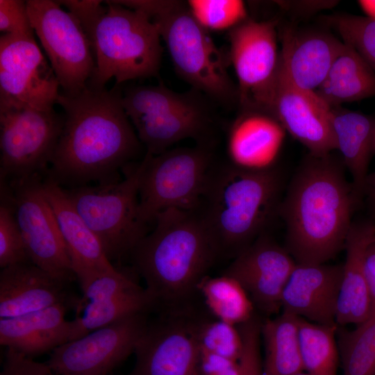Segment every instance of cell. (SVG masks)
Returning <instances> with one entry per match:
<instances>
[{
  "mask_svg": "<svg viewBox=\"0 0 375 375\" xmlns=\"http://www.w3.org/2000/svg\"><path fill=\"white\" fill-rule=\"evenodd\" d=\"M122 95L119 85L60 92L63 125L46 178L71 188L121 180L118 170L132 163L142 144Z\"/></svg>",
  "mask_w": 375,
  "mask_h": 375,
  "instance_id": "6da1fadb",
  "label": "cell"
},
{
  "mask_svg": "<svg viewBox=\"0 0 375 375\" xmlns=\"http://www.w3.org/2000/svg\"><path fill=\"white\" fill-rule=\"evenodd\" d=\"M355 198L342 165L330 154L306 158L279 208L285 249L296 263H326L344 248Z\"/></svg>",
  "mask_w": 375,
  "mask_h": 375,
  "instance_id": "7a4b0ae2",
  "label": "cell"
},
{
  "mask_svg": "<svg viewBox=\"0 0 375 375\" xmlns=\"http://www.w3.org/2000/svg\"><path fill=\"white\" fill-rule=\"evenodd\" d=\"M153 223L131 254L134 266L156 310L192 304L198 285L219 256L218 248L197 210L168 209Z\"/></svg>",
  "mask_w": 375,
  "mask_h": 375,
  "instance_id": "3957f363",
  "label": "cell"
},
{
  "mask_svg": "<svg viewBox=\"0 0 375 375\" xmlns=\"http://www.w3.org/2000/svg\"><path fill=\"white\" fill-rule=\"evenodd\" d=\"M78 20L90 41L94 69L88 85L104 88L158 75L162 47L156 25L144 12L117 1H58Z\"/></svg>",
  "mask_w": 375,
  "mask_h": 375,
  "instance_id": "277c9868",
  "label": "cell"
},
{
  "mask_svg": "<svg viewBox=\"0 0 375 375\" xmlns=\"http://www.w3.org/2000/svg\"><path fill=\"white\" fill-rule=\"evenodd\" d=\"M281 187L273 167L253 171L228 164L212 170L197 211L219 256L235 258L263 233L277 209Z\"/></svg>",
  "mask_w": 375,
  "mask_h": 375,
  "instance_id": "5b68a950",
  "label": "cell"
},
{
  "mask_svg": "<svg viewBox=\"0 0 375 375\" xmlns=\"http://www.w3.org/2000/svg\"><path fill=\"white\" fill-rule=\"evenodd\" d=\"M117 2L149 16L165 42L176 72L192 89L226 107L238 103L237 85L227 71L230 64L228 54L221 51L208 31L195 19L187 1Z\"/></svg>",
  "mask_w": 375,
  "mask_h": 375,
  "instance_id": "8992f818",
  "label": "cell"
},
{
  "mask_svg": "<svg viewBox=\"0 0 375 375\" xmlns=\"http://www.w3.org/2000/svg\"><path fill=\"white\" fill-rule=\"evenodd\" d=\"M192 89L181 93L164 85H137L122 92V102L146 153L158 155L184 139L208 144L214 115L208 98Z\"/></svg>",
  "mask_w": 375,
  "mask_h": 375,
  "instance_id": "52a82bcc",
  "label": "cell"
},
{
  "mask_svg": "<svg viewBox=\"0 0 375 375\" xmlns=\"http://www.w3.org/2000/svg\"><path fill=\"white\" fill-rule=\"evenodd\" d=\"M142 160L125 167L124 178L94 186L66 188L73 206L101 242L108 260L119 261L131 254L147 234L139 212V185Z\"/></svg>",
  "mask_w": 375,
  "mask_h": 375,
  "instance_id": "ba28073f",
  "label": "cell"
},
{
  "mask_svg": "<svg viewBox=\"0 0 375 375\" xmlns=\"http://www.w3.org/2000/svg\"><path fill=\"white\" fill-rule=\"evenodd\" d=\"M208 144L146 153L139 185V212L149 226L168 209L197 210L212 172Z\"/></svg>",
  "mask_w": 375,
  "mask_h": 375,
  "instance_id": "9c48e42d",
  "label": "cell"
},
{
  "mask_svg": "<svg viewBox=\"0 0 375 375\" xmlns=\"http://www.w3.org/2000/svg\"><path fill=\"white\" fill-rule=\"evenodd\" d=\"M62 125L54 108L0 105L1 183L47 175Z\"/></svg>",
  "mask_w": 375,
  "mask_h": 375,
  "instance_id": "30bf717a",
  "label": "cell"
},
{
  "mask_svg": "<svg viewBox=\"0 0 375 375\" xmlns=\"http://www.w3.org/2000/svg\"><path fill=\"white\" fill-rule=\"evenodd\" d=\"M29 18L62 92L84 90L94 69L90 41L78 20L58 1H26Z\"/></svg>",
  "mask_w": 375,
  "mask_h": 375,
  "instance_id": "8fae6325",
  "label": "cell"
},
{
  "mask_svg": "<svg viewBox=\"0 0 375 375\" xmlns=\"http://www.w3.org/2000/svg\"><path fill=\"white\" fill-rule=\"evenodd\" d=\"M276 24L275 20L247 19L229 31L227 54L242 110L268 113L280 64Z\"/></svg>",
  "mask_w": 375,
  "mask_h": 375,
  "instance_id": "7c38bea8",
  "label": "cell"
},
{
  "mask_svg": "<svg viewBox=\"0 0 375 375\" xmlns=\"http://www.w3.org/2000/svg\"><path fill=\"white\" fill-rule=\"evenodd\" d=\"M200 316L193 304L160 311L159 317L148 322L128 375H201L197 335Z\"/></svg>",
  "mask_w": 375,
  "mask_h": 375,
  "instance_id": "4fadbf2b",
  "label": "cell"
},
{
  "mask_svg": "<svg viewBox=\"0 0 375 375\" xmlns=\"http://www.w3.org/2000/svg\"><path fill=\"white\" fill-rule=\"evenodd\" d=\"M42 177L1 183L15 210L31 262L53 276L76 278L66 245L44 194Z\"/></svg>",
  "mask_w": 375,
  "mask_h": 375,
  "instance_id": "5bb4252c",
  "label": "cell"
},
{
  "mask_svg": "<svg viewBox=\"0 0 375 375\" xmlns=\"http://www.w3.org/2000/svg\"><path fill=\"white\" fill-rule=\"evenodd\" d=\"M149 313L135 314L68 342L47 363L58 375H108L135 352Z\"/></svg>",
  "mask_w": 375,
  "mask_h": 375,
  "instance_id": "9a60e30c",
  "label": "cell"
},
{
  "mask_svg": "<svg viewBox=\"0 0 375 375\" xmlns=\"http://www.w3.org/2000/svg\"><path fill=\"white\" fill-rule=\"evenodd\" d=\"M60 88L35 38L1 35L0 105L51 110Z\"/></svg>",
  "mask_w": 375,
  "mask_h": 375,
  "instance_id": "2e32d148",
  "label": "cell"
},
{
  "mask_svg": "<svg viewBox=\"0 0 375 375\" xmlns=\"http://www.w3.org/2000/svg\"><path fill=\"white\" fill-rule=\"evenodd\" d=\"M296 264L286 249L262 233L234 258L223 274L235 279L253 304L271 315L281 308L283 291Z\"/></svg>",
  "mask_w": 375,
  "mask_h": 375,
  "instance_id": "e0dca14e",
  "label": "cell"
},
{
  "mask_svg": "<svg viewBox=\"0 0 375 375\" xmlns=\"http://www.w3.org/2000/svg\"><path fill=\"white\" fill-rule=\"evenodd\" d=\"M330 107L315 92L295 87L278 69L268 114L273 116L310 154L322 156L335 149Z\"/></svg>",
  "mask_w": 375,
  "mask_h": 375,
  "instance_id": "ac0fdd59",
  "label": "cell"
},
{
  "mask_svg": "<svg viewBox=\"0 0 375 375\" xmlns=\"http://www.w3.org/2000/svg\"><path fill=\"white\" fill-rule=\"evenodd\" d=\"M42 187L66 245L72 271L83 292L96 278L115 266L73 206L65 189L47 178L43 181Z\"/></svg>",
  "mask_w": 375,
  "mask_h": 375,
  "instance_id": "d6986e66",
  "label": "cell"
},
{
  "mask_svg": "<svg viewBox=\"0 0 375 375\" xmlns=\"http://www.w3.org/2000/svg\"><path fill=\"white\" fill-rule=\"evenodd\" d=\"M342 265L296 264L281 297V309L312 323L338 326Z\"/></svg>",
  "mask_w": 375,
  "mask_h": 375,
  "instance_id": "ffe728a7",
  "label": "cell"
},
{
  "mask_svg": "<svg viewBox=\"0 0 375 375\" xmlns=\"http://www.w3.org/2000/svg\"><path fill=\"white\" fill-rule=\"evenodd\" d=\"M69 283L32 262L1 269L0 319L22 315L57 304H66L76 310L80 298L69 291Z\"/></svg>",
  "mask_w": 375,
  "mask_h": 375,
  "instance_id": "44dd1931",
  "label": "cell"
},
{
  "mask_svg": "<svg viewBox=\"0 0 375 375\" xmlns=\"http://www.w3.org/2000/svg\"><path fill=\"white\" fill-rule=\"evenodd\" d=\"M343 45L324 31L286 28L281 34L279 68L295 87L315 92Z\"/></svg>",
  "mask_w": 375,
  "mask_h": 375,
  "instance_id": "7402d4cb",
  "label": "cell"
},
{
  "mask_svg": "<svg viewBox=\"0 0 375 375\" xmlns=\"http://www.w3.org/2000/svg\"><path fill=\"white\" fill-rule=\"evenodd\" d=\"M57 304L22 315L0 319V343L7 349L34 358L71 341L69 309Z\"/></svg>",
  "mask_w": 375,
  "mask_h": 375,
  "instance_id": "603a6c76",
  "label": "cell"
},
{
  "mask_svg": "<svg viewBox=\"0 0 375 375\" xmlns=\"http://www.w3.org/2000/svg\"><path fill=\"white\" fill-rule=\"evenodd\" d=\"M284 136L285 129L271 115L242 110L228 135L229 164L253 171L272 168Z\"/></svg>",
  "mask_w": 375,
  "mask_h": 375,
  "instance_id": "cb8c5ba5",
  "label": "cell"
},
{
  "mask_svg": "<svg viewBox=\"0 0 375 375\" xmlns=\"http://www.w3.org/2000/svg\"><path fill=\"white\" fill-rule=\"evenodd\" d=\"M374 242L375 224L372 221L352 222L344 248L346 258L337 307L338 326L358 325L371 316L365 260L369 247Z\"/></svg>",
  "mask_w": 375,
  "mask_h": 375,
  "instance_id": "d4e9b609",
  "label": "cell"
},
{
  "mask_svg": "<svg viewBox=\"0 0 375 375\" xmlns=\"http://www.w3.org/2000/svg\"><path fill=\"white\" fill-rule=\"evenodd\" d=\"M335 149L353 180V191L360 196L366 187L369 161L375 154V117L360 112L330 108Z\"/></svg>",
  "mask_w": 375,
  "mask_h": 375,
  "instance_id": "484cf974",
  "label": "cell"
},
{
  "mask_svg": "<svg viewBox=\"0 0 375 375\" xmlns=\"http://www.w3.org/2000/svg\"><path fill=\"white\" fill-rule=\"evenodd\" d=\"M315 93L330 108L374 97L375 72L355 49L344 42Z\"/></svg>",
  "mask_w": 375,
  "mask_h": 375,
  "instance_id": "4316f807",
  "label": "cell"
},
{
  "mask_svg": "<svg viewBox=\"0 0 375 375\" xmlns=\"http://www.w3.org/2000/svg\"><path fill=\"white\" fill-rule=\"evenodd\" d=\"M261 335L265 351L263 375H296L304 372L299 317L282 311L262 323Z\"/></svg>",
  "mask_w": 375,
  "mask_h": 375,
  "instance_id": "83f0119b",
  "label": "cell"
},
{
  "mask_svg": "<svg viewBox=\"0 0 375 375\" xmlns=\"http://www.w3.org/2000/svg\"><path fill=\"white\" fill-rule=\"evenodd\" d=\"M153 310H156V305L153 297L146 288L140 286L106 300L89 303L84 308L82 316L71 321V341L127 317Z\"/></svg>",
  "mask_w": 375,
  "mask_h": 375,
  "instance_id": "f1b7e54d",
  "label": "cell"
},
{
  "mask_svg": "<svg viewBox=\"0 0 375 375\" xmlns=\"http://www.w3.org/2000/svg\"><path fill=\"white\" fill-rule=\"evenodd\" d=\"M208 310L219 320L238 326L253 314V304L241 285L233 278L204 277L197 286Z\"/></svg>",
  "mask_w": 375,
  "mask_h": 375,
  "instance_id": "f546056e",
  "label": "cell"
},
{
  "mask_svg": "<svg viewBox=\"0 0 375 375\" xmlns=\"http://www.w3.org/2000/svg\"><path fill=\"white\" fill-rule=\"evenodd\" d=\"M338 326L312 323L299 317V335L304 371L309 375H337Z\"/></svg>",
  "mask_w": 375,
  "mask_h": 375,
  "instance_id": "4dcf8cb0",
  "label": "cell"
},
{
  "mask_svg": "<svg viewBox=\"0 0 375 375\" xmlns=\"http://www.w3.org/2000/svg\"><path fill=\"white\" fill-rule=\"evenodd\" d=\"M337 333L343 375H375V314L354 330Z\"/></svg>",
  "mask_w": 375,
  "mask_h": 375,
  "instance_id": "1f68e13d",
  "label": "cell"
},
{
  "mask_svg": "<svg viewBox=\"0 0 375 375\" xmlns=\"http://www.w3.org/2000/svg\"><path fill=\"white\" fill-rule=\"evenodd\" d=\"M187 3L195 19L207 31H230L248 19L242 1L190 0Z\"/></svg>",
  "mask_w": 375,
  "mask_h": 375,
  "instance_id": "d6a6232c",
  "label": "cell"
},
{
  "mask_svg": "<svg viewBox=\"0 0 375 375\" xmlns=\"http://www.w3.org/2000/svg\"><path fill=\"white\" fill-rule=\"evenodd\" d=\"M200 349L238 360L242 341L237 326L200 316L197 328Z\"/></svg>",
  "mask_w": 375,
  "mask_h": 375,
  "instance_id": "836d02e7",
  "label": "cell"
},
{
  "mask_svg": "<svg viewBox=\"0 0 375 375\" xmlns=\"http://www.w3.org/2000/svg\"><path fill=\"white\" fill-rule=\"evenodd\" d=\"M328 21L341 36L365 60L375 72V20L353 15H336Z\"/></svg>",
  "mask_w": 375,
  "mask_h": 375,
  "instance_id": "e575fe53",
  "label": "cell"
},
{
  "mask_svg": "<svg viewBox=\"0 0 375 375\" xmlns=\"http://www.w3.org/2000/svg\"><path fill=\"white\" fill-rule=\"evenodd\" d=\"M31 262L18 225L12 204L1 192L0 205V267Z\"/></svg>",
  "mask_w": 375,
  "mask_h": 375,
  "instance_id": "d590c367",
  "label": "cell"
},
{
  "mask_svg": "<svg viewBox=\"0 0 375 375\" xmlns=\"http://www.w3.org/2000/svg\"><path fill=\"white\" fill-rule=\"evenodd\" d=\"M139 287L132 277L115 267L112 271L96 278L83 292L76 308V316L89 303L101 301Z\"/></svg>",
  "mask_w": 375,
  "mask_h": 375,
  "instance_id": "8d00e7d4",
  "label": "cell"
},
{
  "mask_svg": "<svg viewBox=\"0 0 375 375\" xmlns=\"http://www.w3.org/2000/svg\"><path fill=\"white\" fill-rule=\"evenodd\" d=\"M237 326L242 341V350L238 360L240 375H263L260 349L262 322L253 315Z\"/></svg>",
  "mask_w": 375,
  "mask_h": 375,
  "instance_id": "74e56055",
  "label": "cell"
},
{
  "mask_svg": "<svg viewBox=\"0 0 375 375\" xmlns=\"http://www.w3.org/2000/svg\"><path fill=\"white\" fill-rule=\"evenodd\" d=\"M1 35L35 38L26 1L0 0Z\"/></svg>",
  "mask_w": 375,
  "mask_h": 375,
  "instance_id": "f35d334b",
  "label": "cell"
},
{
  "mask_svg": "<svg viewBox=\"0 0 375 375\" xmlns=\"http://www.w3.org/2000/svg\"><path fill=\"white\" fill-rule=\"evenodd\" d=\"M0 375H58L47 362H39L7 349Z\"/></svg>",
  "mask_w": 375,
  "mask_h": 375,
  "instance_id": "ab89813d",
  "label": "cell"
},
{
  "mask_svg": "<svg viewBox=\"0 0 375 375\" xmlns=\"http://www.w3.org/2000/svg\"><path fill=\"white\" fill-rule=\"evenodd\" d=\"M201 375H240L238 360L200 349Z\"/></svg>",
  "mask_w": 375,
  "mask_h": 375,
  "instance_id": "60d3db41",
  "label": "cell"
},
{
  "mask_svg": "<svg viewBox=\"0 0 375 375\" xmlns=\"http://www.w3.org/2000/svg\"><path fill=\"white\" fill-rule=\"evenodd\" d=\"M367 287L370 299L371 315L375 314V242L368 248L365 260Z\"/></svg>",
  "mask_w": 375,
  "mask_h": 375,
  "instance_id": "b9f144b4",
  "label": "cell"
},
{
  "mask_svg": "<svg viewBox=\"0 0 375 375\" xmlns=\"http://www.w3.org/2000/svg\"><path fill=\"white\" fill-rule=\"evenodd\" d=\"M358 2L366 17L375 20V0H360Z\"/></svg>",
  "mask_w": 375,
  "mask_h": 375,
  "instance_id": "7bdbcfd3",
  "label": "cell"
},
{
  "mask_svg": "<svg viewBox=\"0 0 375 375\" xmlns=\"http://www.w3.org/2000/svg\"><path fill=\"white\" fill-rule=\"evenodd\" d=\"M372 187H371V192H370V199L372 201V203L375 208V174L373 176L372 181Z\"/></svg>",
  "mask_w": 375,
  "mask_h": 375,
  "instance_id": "ee69618b",
  "label": "cell"
},
{
  "mask_svg": "<svg viewBox=\"0 0 375 375\" xmlns=\"http://www.w3.org/2000/svg\"><path fill=\"white\" fill-rule=\"evenodd\" d=\"M296 375H309L307 372H302L301 373H299Z\"/></svg>",
  "mask_w": 375,
  "mask_h": 375,
  "instance_id": "f6af8a7d",
  "label": "cell"
}]
</instances>
